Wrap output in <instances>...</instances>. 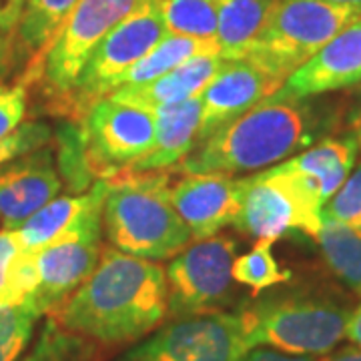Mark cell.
I'll return each instance as SVG.
<instances>
[{"label":"cell","mask_w":361,"mask_h":361,"mask_svg":"<svg viewBox=\"0 0 361 361\" xmlns=\"http://www.w3.org/2000/svg\"><path fill=\"white\" fill-rule=\"evenodd\" d=\"M106 197V179H99L87 195H66L54 197L44 207H40L35 215L16 229V235L26 251L37 253L42 247L65 239L66 235L77 231L89 219L92 211L104 207Z\"/></svg>","instance_id":"obj_19"},{"label":"cell","mask_w":361,"mask_h":361,"mask_svg":"<svg viewBox=\"0 0 361 361\" xmlns=\"http://www.w3.org/2000/svg\"><path fill=\"white\" fill-rule=\"evenodd\" d=\"M51 137L52 130L47 123H40V121L23 123L11 135L0 139V169L16 161L18 157L28 155L32 151H39L42 147H47Z\"/></svg>","instance_id":"obj_31"},{"label":"cell","mask_w":361,"mask_h":361,"mask_svg":"<svg viewBox=\"0 0 361 361\" xmlns=\"http://www.w3.org/2000/svg\"><path fill=\"white\" fill-rule=\"evenodd\" d=\"M80 127L63 147V161L73 159L87 177L111 179L121 175L147 155L155 141V115L142 106L118 103L106 97L92 104Z\"/></svg>","instance_id":"obj_5"},{"label":"cell","mask_w":361,"mask_h":361,"mask_svg":"<svg viewBox=\"0 0 361 361\" xmlns=\"http://www.w3.org/2000/svg\"><path fill=\"white\" fill-rule=\"evenodd\" d=\"M167 35L161 0H145L92 49L73 87L54 104L56 111L80 121L92 104L111 97L130 66Z\"/></svg>","instance_id":"obj_6"},{"label":"cell","mask_w":361,"mask_h":361,"mask_svg":"<svg viewBox=\"0 0 361 361\" xmlns=\"http://www.w3.org/2000/svg\"><path fill=\"white\" fill-rule=\"evenodd\" d=\"M103 223L115 249L149 261L175 257L193 241L171 203L163 171H127L106 179Z\"/></svg>","instance_id":"obj_3"},{"label":"cell","mask_w":361,"mask_h":361,"mask_svg":"<svg viewBox=\"0 0 361 361\" xmlns=\"http://www.w3.org/2000/svg\"><path fill=\"white\" fill-rule=\"evenodd\" d=\"M247 177L219 173H187L169 187V197L193 241H203L233 225L243 203Z\"/></svg>","instance_id":"obj_13"},{"label":"cell","mask_w":361,"mask_h":361,"mask_svg":"<svg viewBox=\"0 0 361 361\" xmlns=\"http://www.w3.org/2000/svg\"><path fill=\"white\" fill-rule=\"evenodd\" d=\"M153 115L157 125L153 147L130 167V171L141 173V171H163L173 167L189 155L195 145L199 142L201 115H203L201 94L187 99L183 103L159 106L153 111Z\"/></svg>","instance_id":"obj_17"},{"label":"cell","mask_w":361,"mask_h":361,"mask_svg":"<svg viewBox=\"0 0 361 361\" xmlns=\"http://www.w3.org/2000/svg\"><path fill=\"white\" fill-rule=\"evenodd\" d=\"M327 2H334V4H339V6H351V8L361 11V0H327Z\"/></svg>","instance_id":"obj_39"},{"label":"cell","mask_w":361,"mask_h":361,"mask_svg":"<svg viewBox=\"0 0 361 361\" xmlns=\"http://www.w3.org/2000/svg\"><path fill=\"white\" fill-rule=\"evenodd\" d=\"M315 241L327 267L361 297V229L323 219Z\"/></svg>","instance_id":"obj_25"},{"label":"cell","mask_w":361,"mask_h":361,"mask_svg":"<svg viewBox=\"0 0 361 361\" xmlns=\"http://www.w3.org/2000/svg\"><path fill=\"white\" fill-rule=\"evenodd\" d=\"M348 127H349V137L355 141L357 145V153H361V87L355 92V99L353 104L349 109L348 115Z\"/></svg>","instance_id":"obj_35"},{"label":"cell","mask_w":361,"mask_h":361,"mask_svg":"<svg viewBox=\"0 0 361 361\" xmlns=\"http://www.w3.org/2000/svg\"><path fill=\"white\" fill-rule=\"evenodd\" d=\"M39 317L28 303L0 307V361H16L20 357Z\"/></svg>","instance_id":"obj_29"},{"label":"cell","mask_w":361,"mask_h":361,"mask_svg":"<svg viewBox=\"0 0 361 361\" xmlns=\"http://www.w3.org/2000/svg\"><path fill=\"white\" fill-rule=\"evenodd\" d=\"M77 2L78 0H26L25 13L14 37L18 40V49L32 59V65L42 59Z\"/></svg>","instance_id":"obj_24"},{"label":"cell","mask_w":361,"mask_h":361,"mask_svg":"<svg viewBox=\"0 0 361 361\" xmlns=\"http://www.w3.org/2000/svg\"><path fill=\"white\" fill-rule=\"evenodd\" d=\"M345 337H349L357 348H361V305L351 311L348 322V329H345Z\"/></svg>","instance_id":"obj_36"},{"label":"cell","mask_w":361,"mask_h":361,"mask_svg":"<svg viewBox=\"0 0 361 361\" xmlns=\"http://www.w3.org/2000/svg\"><path fill=\"white\" fill-rule=\"evenodd\" d=\"M355 157L357 145L351 137L323 139L307 151L283 161V165L305 180L325 205L351 175Z\"/></svg>","instance_id":"obj_20"},{"label":"cell","mask_w":361,"mask_h":361,"mask_svg":"<svg viewBox=\"0 0 361 361\" xmlns=\"http://www.w3.org/2000/svg\"><path fill=\"white\" fill-rule=\"evenodd\" d=\"M61 191V177L49 149H39L0 169V219L18 229Z\"/></svg>","instance_id":"obj_16"},{"label":"cell","mask_w":361,"mask_h":361,"mask_svg":"<svg viewBox=\"0 0 361 361\" xmlns=\"http://www.w3.org/2000/svg\"><path fill=\"white\" fill-rule=\"evenodd\" d=\"M273 243L271 239H257L249 253L233 263V281L249 287L253 297L291 279V271L281 269L273 255Z\"/></svg>","instance_id":"obj_27"},{"label":"cell","mask_w":361,"mask_h":361,"mask_svg":"<svg viewBox=\"0 0 361 361\" xmlns=\"http://www.w3.org/2000/svg\"><path fill=\"white\" fill-rule=\"evenodd\" d=\"M360 16L357 8L327 0H281L269 25L241 61L287 80Z\"/></svg>","instance_id":"obj_7"},{"label":"cell","mask_w":361,"mask_h":361,"mask_svg":"<svg viewBox=\"0 0 361 361\" xmlns=\"http://www.w3.org/2000/svg\"><path fill=\"white\" fill-rule=\"evenodd\" d=\"M361 82V16L285 80L281 97L311 99Z\"/></svg>","instance_id":"obj_15"},{"label":"cell","mask_w":361,"mask_h":361,"mask_svg":"<svg viewBox=\"0 0 361 361\" xmlns=\"http://www.w3.org/2000/svg\"><path fill=\"white\" fill-rule=\"evenodd\" d=\"M85 337L65 331L54 319H47L39 341L23 361H103L99 351Z\"/></svg>","instance_id":"obj_28"},{"label":"cell","mask_w":361,"mask_h":361,"mask_svg":"<svg viewBox=\"0 0 361 361\" xmlns=\"http://www.w3.org/2000/svg\"><path fill=\"white\" fill-rule=\"evenodd\" d=\"M142 2L145 0H78L42 59L32 65L28 77L42 78L47 92L56 104L77 80L92 49Z\"/></svg>","instance_id":"obj_9"},{"label":"cell","mask_w":361,"mask_h":361,"mask_svg":"<svg viewBox=\"0 0 361 361\" xmlns=\"http://www.w3.org/2000/svg\"><path fill=\"white\" fill-rule=\"evenodd\" d=\"M323 361H361V348H341Z\"/></svg>","instance_id":"obj_37"},{"label":"cell","mask_w":361,"mask_h":361,"mask_svg":"<svg viewBox=\"0 0 361 361\" xmlns=\"http://www.w3.org/2000/svg\"><path fill=\"white\" fill-rule=\"evenodd\" d=\"M237 361H315L313 355H289L277 349H249L241 360Z\"/></svg>","instance_id":"obj_34"},{"label":"cell","mask_w":361,"mask_h":361,"mask_svg":"<svg viewBox=\"0 0 361 361\" xmlns=\"http://www.w3.org/2000/svg\"><path fill=\"white\" fill-rule=\"evenodd\" d=\"M167 310V273L161 265L103 249L92 273L49 317L97 345H125L157 329Z\"/></svg>","instance_id":"obj_1"},{"label":"cell","mask_w":361,"mask_h":361,"mask_svg":"<svg viewBox=\"0 0 361 361\" xmlns=\"http://www.w3.org/2000/svg\"><path fill=\"white\" fill-rule=\"evenodd\" d=\"M8 65V47L4 44V39H0V77L4 75Z\"/></svg>","instance_id":"obj_38"},{"label":"cell","mask_w":361,"mask_h":361,"mask_svg":"<svg viewBox=\"0 0 361 361\" xmlns=\"http://www.w3.org/2000/svg\"><path fill=\"white\" fill-rule=\"evenodd\" d=\"M26 115V85L0 87V139L16 130Z\"/></svg>","instance_id":"obj_32"},{"label":"cell","mask_w":361,"mask_h":361,"mask_svg":"<svg viewBox=\"0 0 361 361\" xmlns=\"http://www.w3.org/2000/svg\"><path fill=\"white\" fill-rule=\"evenodd\" d=\"M209 54H219L217 40L193 39V37H183V35H167L159 44H155L151 51L147 52L141 61H137L135 65L130 66L127 75L121 80L118 89L155 80V78L167 75L169 71L177 68L183 63L195 59V56H209Z\"/></svg>","instance_id":"obj_22"},{"label":"cell","mask_w":361,"mask_h":361,"mask_svg":"<svg viewBox=\"0 0 361 361\" xmlns=\"http://www.w3.org/2000/svg\"><path fill=\"white\" fill-rule=\"evenodd\" d=\"M319 123L307 99H287L277 92L197 142L179 169L219 175L259 173L310 147Z\"/></svg>","instance_id":"obj_2"},{"label":"cell","mask_w":361,"mask_h":361,"mask_svg":"<svg viewBox=\"0 0 361 361\" xmlns=\"http://www.w3.org/2000/svg\"><path fill=\"white\" fill-rule=\"evenodd\" d=\"M221 65H223V59L219 54L195 56L155 80L115 90L111 94V99L118 101V103L142 106L147 111H155L159 106H167V104L183 103L187 99L199 97L205 90L207 85L211 82V78L219 73Z\"/></svg>","instance_id":"obj_18"},{"label":"cell","mask_w":361,"mask_h":361,"mask_svg":"<svg viewBox=\"0 0 361 361\" xmlns=\"http://www.w3.org/2000/svg\"><path fill=\"white\" fill-rule=\"evenodd\" d=\"M237 241L213 235L180 251L169 263L167 315L171 319L219 313L233 299Z\"/></svg>","instance_id":"obj_10"},{"label":"cell","mask_w":361,"mask_h":361,"mask_svg":"<svg viewBox=\"0 0 361 361\" xmlns=\"http://www.w3.org/2000/svg\"><path fill=\"white\" fill-rule=\"evenodd\" d=\"M39 285L35 253L26 251L16 229L0 231V307L28 301Z\"/></svg>","instance_id":"obj_23"},{"label":"cell","mask_w":361,"mask_h":361,"mask_svg":"<svg viewBox=\"0 0 361 361\" xmlns=\"http://www.w3.org/2000/svg\"><path fill=\"white\" fill-rule=\"evenodd\" d=\"M221 0H161V16L169 35L217 40Z\"/></svg>","instance_id":"obj_26"},{"label":"cell","mask_w":361,"mask_h":361,"mask_svg":"<svg viewBox=\"0 0 361 361\" xmlns=\"http://www.w3.org/2000/svg\"><path fill=\"white\" fill-rule=\"evenodd\" d=\"M249 349L243 311H219L173 319L118 361H237Z\"/></svg>","instance_id":"obj_11"},{"label":"cell","mask_w":361,"mask_h":361,"mask_svg":"<svg viewBox=\"0 0 361 361\" xmlns=\"http://www.w3.org/2000/svg\"><path fill=\"white\" fill-rule=\"evenodd\" d=\"M323 203L315 191L283 163L247 177L245 195L235 227L255 239L277 241L287 233L317 237Z\"/></svg>","instance_id":"obj_8"},{"label":"cell","mask_w":361,"mask_h":361,"mask_svg":"<svg viewBox=\"0 0 361 361\" xmlns=\"http://www.w3.org/2000/svg\"><path fill=\"white\" fill-rule=\"evenodd\" d=\"M249 348L265 345L289 355H323L345 337L351 311L315 293H279L243 311Z\"/></svg>","instance_id":"obj_4"},{"label":"cell","mask_w":361,"mask_h":361,"mask_svg":"<svg viewBox=\"0 0 361 361\" xmlns=\"http://www.w3.org/2000/svg\"><path fill=\"white\" fill-rule=\"evenodd\" d=\"M285 80L273 77L249 61H223L219 73L201 92L203 115L199 141L229 121L271 99L283 89Z\"/></svg>","instance_id":"obj_14"},{"label":"cell","mask_w":361,"mask_h":361,"mask_svg":"<svg viewBox=\"0 0 361 361\" xmlns=\"http://www.w3.org/2000/svg\"><path fill=\"white\" fill-rule=\"evenodd\" d=\"M281 0H221L217 44L223 61H241L269 25Z\"/></svg>","instance_id":"obj_21"},{"label":"cell","mask_w":361,"mask_h":361,"mask_svg":"<svg viewBox=\"0 0 361 361\" xmlns=\"http://www.w3.org/2000/svg\"><path fill=\"white\" fill-rule=\"evenodd\" d=\"M322 219L361 229V165L351 171L341 189L323 205Z\"/></svg>","instance_id":"obj_30"},{"label":"cell","mask_w":361,"mask_h":361,"mask_svg":"<svg viewBox=\"0 0 361 361\" xmlns=\"http://www.w3.org/2000/svg\"><path fill=\"white\" fill-rule=\"evenodd\" d=\"M103 209L104 207L92 211L89 219L77 231L35 253L39 285L32 297L25 303H28L39 315L51 313L54 307H59L97 267L103 251Z\"/></svg>","instance_id":"obj_12"},{"label":"cell","mask_w":361,"mask_h":361,"mask_svg":"<svg viewBox=\"0 0 361 361\" xmlns=\"http://www.w3.org/2000/svg\"><path fill=\"white\" fill-rule=\"evenodd\" d=\"M26 0H0V39L14 37L25 13Z\"/></svg>","instance_id":"obj_33"}]
</instances>
